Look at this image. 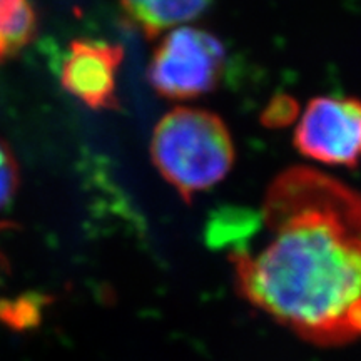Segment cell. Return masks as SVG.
<instances>
[{"mask_svg":"<svg viewBox=\"0 0 361 361\" xmlns=\"http://www.w3.org/2000/svg\"><path fill=\"white\" fill-rule=\"evenodd\" d=\"M123 49L102 40H74L61 69L66 90L90 109H116Z\"/></svg>","mask_w":361,"mask_h":361,"instance_id":"5","label":"cell"},{"mask_svg":"<svg viewBox=\"0 0 361 361\" xmlns=\"http://www.w3.org/2000/svg\"><path fill=\"white\" fill-rule=\"evenodd\" d=\"M151 157L162 178L184 201H191L229 174L236 151L231 133L219 116L178 107L156 126Z\"/></svg>","mask_w":361,"mask_h":361,"instance_id":"2","label":"cell"},{"mask_svg":"<svg viewBox=\"0 0 361 361\" xmlns=\"http://www.w3.org/2000/svg\"><path fill=\"white\" fill-rule=\"evenodd\" d=\"M213 0H121L126 16L147 37L196 20Z\"/></svg>","mask_w":361,"mask_h":361,"instance_id":"6","label":"cell"},{"mask_svg":"<svg viewBox=\"0 0 361 361\" xmlns=\"http://www.w3.org/2000/svg\"><path fill=\"white\" fill-rule=\"evenodd\" d=\"M245 221L229 251L239 295L314 346L361 340V192L296 166Z\"/></svg>","mask_w":361,"mask_h":361,"instance_id":"1","label":"cell"},{"mask_svg":"<svg viewBox=\"0 0 361 361\" xmlns=\"http://www.w3.org/2000/svg\"><path fill=\"white\" fill-rule=\"evenodd\" d=\"M226 49L221 40L196 27H178L157 45L149 82L168 99H194L213 92L224 74Z\"/></svg>","mask_w":361,"mask_h":361,"instance_id":"3","label":"cell"},{"mask_svg":"<svg viewBox=\"0 0 361 361\" xmlns=\"http://www.w3.org/2000/svg\"><path fill=\"white\" fill-rule=\"evenodd\" d=\"M19 188V166L12 149L0 139V209L12 201Z\"/></svg>","mask_w":361,"mask_h":361,"instance_id":"7","label":"cell"},{"mask_svg":"<svg viewBox=\"0 0 361 361\" xmlns=\"http://www.w3.org/2000/svg\"><path fill=\"white\" fill-rule=\"evenodd\" d=\"M8 54V51H7V45H6V42H4V39L0 37V61H2L4 57H6Z\"/></svg>","mask_w":361,"mask_h":361,"instance_id":"8","label":"cell"},{"mask_svg":"<svg viewBox=\"0 0 361 361\" xmlns=\"http://www.w3.org/2000/svg\"><path fill=\"white\" fill-rule=\"evenodd\" d=\"M295 146L306 159L333 168H353L361 161V101L319 96L298 116Z\"/></svg>","mask_w":361,"mask_h":361,"instance_id":"4","label":"cell"}]
</instances>
